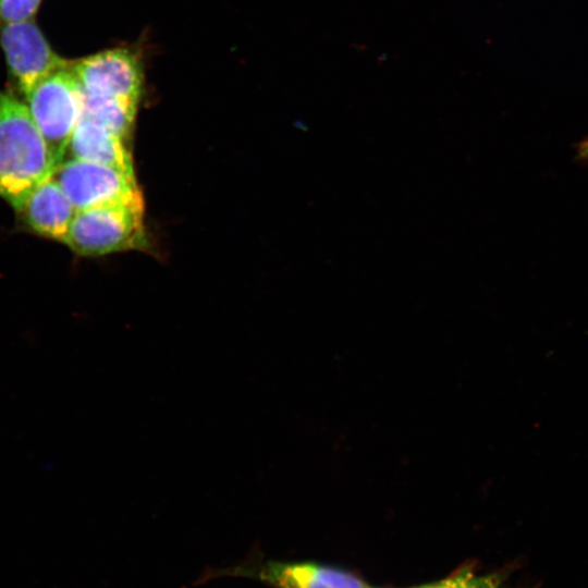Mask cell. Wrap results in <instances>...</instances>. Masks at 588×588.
<instances>
[{
  "label": "cell",
  "instance_id": "cell-2",
  "mask_svg": "<svg viewBox=\"0 0 588 588\" xmlns=\"http://www.w3.org/2000/svg\"><path fill=\"white\" fill-rule=\"evenodd\" d=\"M64 243L84 256L143 248L144 204H110L78 210Z\"/></svg>",
  "mask_w": 588,
  "mask_h": 588
},
{
  "label": "cell",
  "instance_id": "cell-6",
  "mask_svg": "<svg viewBox=\"0 0 588 588\" xmlns=\"http://www.w3.org/2000/svg\"><path fill=\"white\" fill-rule=\"evenodd\" d=\"M0 45L25 98L42 79L72 63L52 50L30 20L4 23L0 29Z\"/></svg>",
  "mask_w": 588,
  "mask_h": 588
},
{
  "label": "cell",
  "instance_id": "cell-4",
  "mask_svg": "<svg viewBox=\"0 0 588 588\" xmlns=\"http://www.w3.org/2000/svg\"><path fill=\"white\" fill-rule=\"evenodd\" d=\"M246 577L271 588H368L356 575L315 562L262 560L255 555L222 568H207L195 585L218 577Z\"/></svg>",
  "mask_w": 588,
  "mask_h": 588
},
{
  "label": "cell",
  "instance_id": "cell-10",
  "mask_svg": "<svg viewBox=\"0 0 588 588\" xmlns=\"http://www.w3.org/2000/svg\"><path fill=\"white\" fill-rule=\"evenodd\" d=\"M136 107L137 102L125 99L83 94L82 117L99 123L125 140L134 125Z\"/></svg>",
  "mask_w": 588,
  "mask_h": 588
},
{
  "label": "cell",
  "instance_id": "cell-7",
  "mask_svg": "<svg viewBox=\"0 0 588 588\" xmlns=\"http://www.w3.org/2000/svg\"><path fill=\"white\" fill-rule=\"evenodd\" d=\"M84 95L119 98L138 103L143 91V65L126 48L105 50L73 62Z\"/></svg>",
  "mask_w": 588,
  "mask_h": 588
},
{
  "label": "cell",
  "instance_id": "cell-15",
  "mask_svg": "<svg viewBox=\"0 0 588 588\" xmlns=\"http://www.w3.org/2000/svg\"><path fill=\"white\" fill-rule=\"evenodd\" d=\"M368 588H377V587H370V586H369Z\"/></svg>",
  "mask_w": 588,
  "mask_h": 588
},
{
  "label": "cell",
  "instance_id": "cell-11",
  "mask_svg": "<svg viewBox=\"0 0 588 588\" xmlns=\"http://www.w3.org/2000/svg\"><path fill=\"white\" fill-rule=\"evenodd\" d=\"M41 0H0V20L3 23L30 20Z\"/></svg>",
  "mask_w": 588,
  "mask_h": 588
},
{
  "label": "cell",
  "instance_id": "cell-5",
  "mask_svg": "<svg viewBox=\"0 0 588 588\" xmlns=\"http://www.w3.org/2000/svg\"><path fill=\"white\" fill-rule=\"evenodd\" d=\"M52 177L76 211L110 204H144L135 173L79 159L60 163Z\"/></svg>",
  "mask_w": 588,
  "mask_h": 588
},
{
  "label": "cell",
  "instance_id": "cell-14",
  "mask_svg": "<svg viewBox=\"0 0 588 588\" xmlns=\"http://www.w3.org/2000/svg\"><path fill=\"white\" fill-rule=\"evenodd\" d=\"M577 155L580 160L588 162V138L579 143L577 148Z\"/></svg>",
  "mask_w": 588,
  "mask_h": 588
},
{
  "label": "cell",
  "instance_id": "cell-12",
  "mask_svg": "<svg viewBox=\"0 0 588 588\" xmlns=\"http://www.w3.org/2000/svg\"><path fill=\"white\" fill-rule=\"evenodd\" d=\"M474 573L473 566L465 565L442 579L409 588H461Z\"/></svg>",
  "mask_w": 588,
  "mask_h": 588
},
{
  "label": "cell",
  "instance_id": "cell-1",
  "mask_svg": "<svg viewBox=\"0 0 588 588\" xmlns=\"http://www.w3.org/2000/svg\"><path fill=\"white\" fill-rule=\"evenodd\" d=\"M57 169L28 107L0 93V196L16 211Z\"/></svg>",
  "mask_w": 588,
  "mask_h": 588
},
{
  "label": "cell",
  "instance_id": "cell-3",
  "mask_svg": "<svg viewBox=\"0 0 588 588\" xmlns=\"http://www.w3.org/2000/svg\"><path fill=\"white\" fill-rule=\"evenodd\" d=\"M26 99L29 112L58 167L64 160L71 136L83 112V93L73 71V62L42 79Z\"/></svg>",
  "mask_w": 588,
  "mask_h": 588
},
{
  "label": "cell",
  "instance_id": "cell-9",
  "mask_svg": "<svg viewBox=\"0 0 588 588\" xmlns=\"http://www.w3.org/2000/svg\"><path fill=\"white\" fill-rule=\"evenodd\" d=\"M68 151L71 155L70 159L91 161L134 172L132 157L124 145V139L87 118L82 117L77 123Z\"/></svg>",
  "mask_w": 588,
  "mask_h": 588
},
{
  "label": "cell",
  "instance_id": "cell-8",
  "mask_svg": "<svg viewBox=\"0 0 588 588\" xmlns=\"http://www.w3.org/2000/svg\"><path fill=\"white\" fill-rule=\"evenodd\" d=\"M17 212L37 234L64 243L76 209L51 176L30 193Z\"/></svg>",
  "mask_w": 588,
  "mask_h": 588
},
{
  "label": "cell",
  "instance_id": "cell-13",
  "mask_svg": "<svg viewBox=\"0 0 588 588\" xmlns=\"http://www.w3.org/2000/svg\"><path fill=\"white\" fill-rule=\"evenodd\" d=\"M461 588H500V583L492 575L474 573Z\"/></svg>",
  "mask_w": 588,
  "mask_h": 588
}]
</instances>
